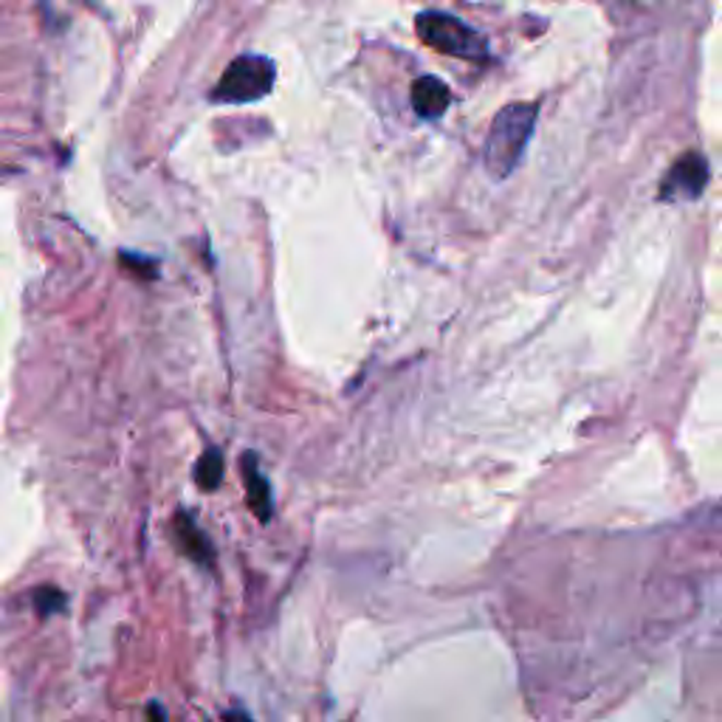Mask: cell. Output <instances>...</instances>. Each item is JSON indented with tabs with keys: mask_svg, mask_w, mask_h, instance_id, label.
Returning <instances> with one entry per match:
<instances>
[{
	"mask_svg": "<svg viewBox=\"0 0 722 722\" xmlns=\"http://www.w3.org/2000/svg\"><path fill=\"white\" fill-rule=\"evenodd\" d=\"M539 105L536 102H511L494 116L486 148H482V164L494 180H505L520 167L525 148L536 128Z\"/></svg>",
	"mask_w": 722,
	"mask_h": 722,
	"instance_id": "cell-1",
	"label": "cell"
},
{
	"mask_svg": "<svg viewBox=\"0 0 722 722\" xmlns=\"http://www.w3.org/2000/svg\"><path fill=\"white\" fill-rule=\"evenodd\" d=\"M277 66L263 54H243L229 62L212 91L214 105H248L266 100L275 91Z\"/></svg>",
	"mask_w": 722,
	"mask_h": 722,
	"instance_id": "cell-2",
	"label": "cell"
},
{
	"mask_svg": "<svg viewBox=\"0 0 722 722\" xmlns=\"http://www.w3.org/2000/svg\"><path fill=\"white\" fill-rule=\"evenodd\" d=\"M415 32L423 46L457 57V60H486L489 57V46L480 37V32H475L452 14L421 12L415 18Z\"/></svg>",
	"mask_w": 722,
	"mask_h": 722,
	"instance_id": "cell-3",
	"label": "cell"
},
{
	"mask_svg": "<svg viewBox=\"0 0 722 722\" xmlns=\"http://www.w3.org/2000/svg\"><path fill=\"white\" fill-rule=\"evenodd\" d=\"M711 178L709 161L702 153H686L669 167V173L663 175L661 184V201H697L706 193V184Z\"/></svg>",
	"mask_w": 722,
	"mask_h": 722,
	"instance_id": "cell-4",
	"label": "cell"
},
{
	"mask_svg": "<svg viewBox=\"0 0 722 722\" xmlns=\"http://www.w3.org/2000/svg\"><path fill=\"white\" fill-rule=\"evenodd\" d=\"M243 466V482H246V502L248 509L255 511L257 520L268 522L275 514V502H271V482L260 475L255 452H246L241 461Z\"/></svg>",
	"mask_w": 722,
	"mask_h": 722,
	"instance_id": "cell-5",
	"label": "cell"
},
{
	"mask_svg": "<svg viewBox=\"0 0 722 722\" xmlns=\"http://www.w3.org/2000/svg\"><path fill=\"white\" fill-rule=\"evenodd\" d=\"M452 105V91L438 77H421L412 85V107L421 119H441Z\"/></svg>",
	"mask_w": 722,
	"mask_h": 722,
	"instance_id": "cell-6",
	"label": "cell"
},
{
	"mask_svg": "<svg viewBox=\"0 0 722 722\" xmlns=\"http://www.w3.org/2000/svg\"><path fill=\"white\" fill-rule=\"evenodd\" d=\"M175 534H178L180 550H184L189 559H195L198 564H207V568L214 562L212 542H209L207 534L195 525L193 516H189L187 511H178V514H175Z\"/></svg>",
	"mask_w": 722,
	"mask_h": 722,
	"instance_id": "cell-7",
	"label": "cell"
},
{
	"mask_svg": "<svg viewBox=\"0 0 722 722\" xmlns=\"http://www.w3.org/2000/svg\"><path fill=\"white\" fill-rule=\"evenodd\" d=\"M223 480V455L218 449H209L203 452L201 461L195 463V482H198V489L203 491H214L221 486Z\"/></svg>",
	"mask_w": 722,
	"mask_h": 722,
	"instance_id": "cell-8",
	"label": "cell"
},
{
	"mask_svg": "<svg viewBox=\"0 0 722 722\" xmlns=\"http://www.w3.org/2000/svg\"><path fill=\"white\" fill-rule=\"evenodd\" d=\"M34 607L40 609L43 616H51V613H60L66 607V595L57 587H40L34 595Z\"/></svg>",
	"mask_w": 722,
	"mask_h": 722,
	"instance_id": "cell-9",
	"label": "cell"
}]
</instances>
